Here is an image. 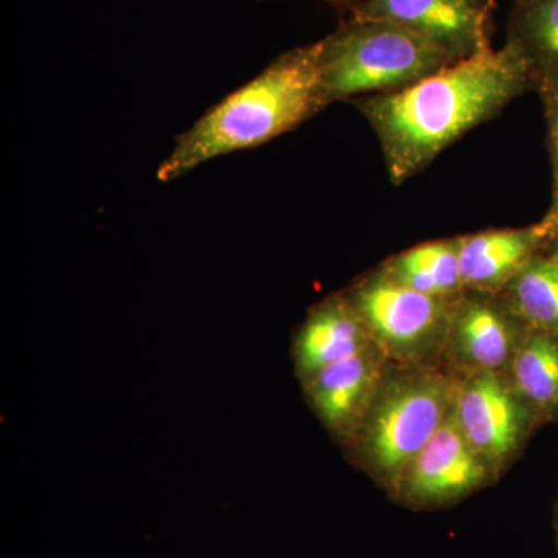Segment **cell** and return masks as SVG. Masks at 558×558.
Instances as JSON below:
<instances>
[{"label": "cell", "instance_id": "6da1fadb", "mask_svg": "<svg viewBox=\"0 0 558 558\" xmlns=\"http://www.w3.org/2000/svg\"><path fill=\"white\" fill-rule=\"evenodd\" d=\"M532 89L508 44L484 47L413 86L352 100L380 143L389 180L403 185L440 154Z\"/></svg>", "mask_w": 558, "mask_h": 558}, {"label": "cell", "instance_id": "7a4b0ae2", "mask_svg": "<svg viewBox=\"0 0 558 558\" xmlns=\"http://www.w3.org/2000/svg\"><path fill=\"white\" fill-rule=\"evenodd\" d=\"M329 105L319 43L284 51L178 135L170 156L157 168V180L172 182L216 157L258 148L296 130Z\"/></svg>", "mask_w": 558, "mask_h": 558}, {"label": "cell", "instance_id": "3957f363", "mask_svg": "<svg viewBox=\"0 0 558 558\" xmlns=\"http://www.w3.org/2000/svg\"><path fill=\"white\" fill-rule=\"evenodd\" d=\"M319 43L330 105L413 86L454 62L446 51L396 22L349 14Z\"/></svg>", "mask_w": 558, "mask_h": 558}, {"label": "cell", "instance_id": "277c9868", "mask_svg": "<svg viewBox=\"0 0 558 558\" xmlns=\"http://www.w3.org/2000/svg\"><path fill=\"white\" fill-rule=\"evenodd\" d=\"M449 385L429 374L385 389L371 411L366 450L377 470L399 483L410 462L453 413Z\"/></svg>", "mask_w": 558, "mask_h": 558}, {"label": "cell", "instance_id": "5b68a950", "mask_svg": "<svg viewBox=\"0 0 558 558\" xmlns=\"http://www.w3.org/2000/svg\"><path fill=\"white\" fill-rule=\"evenodd\" d=\"M348 300L373 340L395 354H418L449 336L454 299L417 292L391 277L384 266L355 284Z\"/></svg>", "mask_w": 558, "mask_h": 558}, {"label": "cell", "instance_id": "8992f818", "mask_svg": "<svg viewBox=\"0 0 558 558\" xmlns=\"http://www.w3.org/2000/svg\"><path fill=\"white\" fill-rule=\"evenodd\" d=\"M494 0H363L352 14L410 28L454 61L492 44Z\"/></svg>", "mask_w": 558, "mask_h": 558}, {"label": "cell", "instance_id": "52a82bcc", "mask_svg": "<svg viewBox=\"0 0 558 558\" xmlns=\"http://www.w3.org/2000/svg\"><path fill=\"white\" fill-rule=\"evenodd\" d=\"M487 478L488 461L465 438L453 410L398 484L411 505L439 506L464 497Z\"/></svg>", "mask_w": 558, "mask_h": 558}, {"label": "cell", "instance_id": "ba28073f", "mask_svg": "<svg viewBox=\"0 0 558 558\" xmlns=\"http://www.w3.org/2000/svg\"><path fill=\"white\" fill-rule=\"evenodd\" d=\"M459 427L473 449L492 461L509 458L526 435L527 409L495 371H478L454 403Z\"/></svg>", "mask_w": 558, "mask_h": 558}, {"label": "cell", "instance_id": "9c48e42d", "mask_svg": "<svg viewBox=\"0 0 558 558\" xmlns=\"http://www.w3.org/2000/svg\"><path fill=\"white\" fill-rule=\"evenodd\" d=\"M459 263L465 290L498 293L545 252L538 222L524 229H492L458 236Z\"/></svg>", "mask_w": 558, "mask_h": 558}, {"label": "cell", "instance_id": "30bf717a", "mask_svg": "<svg viewBox=\"0 0 558 558\" xmlns=\"http://www.w3.org/2000/svg\"><path fill=\"white\" fill-rule=\"evenodd\" d=\"M473 292V290H472ZM486 293L468 290L451 306L449 336L461 357L480 371H497L512 357L515 328L506 301L484 299Z\"/></svg>", "mask_w": 558, "mask_h": 558}, {"label": "cell", "instance_id": "8fae6325", "mask_svg": "<svg viewBox=\"0 0 558 558\" xmlns=\"http://www.w3.org/2000/svg\"><path fill=\"white\" fill-rule=\"evenodd\" d=\"M371 341L365 322L348 296H333L314 311L301 330L300 363L314 376L326 366L366 351Z\"/></svg>", "mask_w": 558, "mask_h": 558}, {"label": "cell", "instance_id": "7c38bea8", "mask_svg": "<svg viewBox=\"0 0 558 558\" xmlns=\"http://www.w3.org/2000/svg\"><path fill=\"white\" fill-rule=\"evenodd\" d=\"M506 44L526 65L532 89L558 86V0H512Z\"/></svg>", "mask_w": 558, "mask_h": 558}, {"label": "cell", "instance_id": "4fadbf2b", "mask_svg": "<svg viewBox=\"0 0 558 558\" xmlns=\"http://www.w3.org/2000/svg\"><path fill=\"white\" fill-rule=\"evenodd\" d=\"M379 373L369 349L318 371L311 392L319 414L336 427L352 424L373 398Z\"/></svg>", "mask_w": 558, "mask_h": 558}, {"label": "cell", "instance_id": "5bb4252c", "mask_svg": "<svg viewBox=\"0 0 558 558\" xmlns=\"http://www.w3.org/2000/svg\"><path fill=\"white\" fill-rule=\"evenodd\" d=\"M384 269L402 284L427 295L453 300L465 292L458 238L425 242L405 250L388 259Z\"/></svg>", "mask_w": 558, "mask_h": 558}, {"label": "cell", "instance_id": "9a60e30c", "mask_svg": "<svg viewBox=\"0 0 558 558\" xmlns=\"http://www.w3.org/2000/svg\"><path fill=\"white\" fill-rule=\"evenodd\" d=\"M502 293L509 310L529 328L558 336V266L545 252L538 253Z\"/></svg>", "mask_w": 558, "mask_h": 558}, {"label": "cell", "instance_id": "2e32d148", "mask_svg": "<svg viewBox=\"0 0 558 558\" xmlns=\"http://www.w3.org/2000/svg\"><path fill=\"white\" fill-rule=\"evenodd\" d=\"M512 360L517 392L543 413L558 414V336L531 329Z\"/></svg>", "mask_w": 558, "mask_h": 558}, {"label": "cell", "instance_id": "e0dca14e", "mask_svg": "<svg viewBox=\"0 0 558 558\" xmlns=\"http://www.w3.org/2000/svg\"><path fill=\"white\" fill-rule=\"evenodd\" d=\"M537 92L543 105L546 142H548L550 168H553V194H550L549 208L538 222L548 247L550 242L558 241V86L542 87Z\"/></svg>", "mask_w": 558, "mask_h": 558}, {"label": "cell", "instance_id": "ac0fdd59", "mask_svg": "<svg viewBox=\"0 0 558 558\" xmlns=\"http://www.w3.org/2000/svg\"><path fill=\"white\" fill-rule=\"evenodd\" d=\"M322 2L328 3V5L339 11V13L352 14L359 9L363 0H322Z\"/></svg>", "mask_w": 558, "mask_h": 558}, {"label": "cell", "instance_id": "d6986e66", "mask_svg": "<svg viewBox=\"0 0 558 558\" xmlns=\"http://www.w3.org/2000/svg\"><path fill=\"white\" fill-rule=\"evenodd\" d=\"M545 253L558 266V241L550 242L548 247L545 248Z\"/></svg>", "mask_w": 558, "mask_h": 558}]
</instances>
